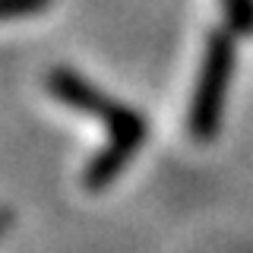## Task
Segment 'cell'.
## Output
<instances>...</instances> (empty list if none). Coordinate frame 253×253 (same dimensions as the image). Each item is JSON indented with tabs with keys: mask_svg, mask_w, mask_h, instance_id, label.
<instances>
[{
	"mask_svg": "<svg viewBox=\"0 0 253 253\" xmlns=\"http://www.w3.org/2000/svg\"><path fill=\"white\" fill-rule=\"evenodd\" d=\"M142 139H146V121H142V114L121 105L108 117V142L89 158V165L83 171L85 190H92V193L108 190L117 180V174L133 162Z\"/></svg>",
	"mask_w": 253,
	"mask_h": 253,
	"instance_id": "6da1fadb",
	"label": "cell"
},
{
	"mask_svg": "<svg viewBox=\"0 0 253 253\" xmlns=\"http://www.w3.org/2000/svg\"><path fill=\"white\" fill-rule=\"evenodd\" d=\"M228 73H231V42L228 35H212L200 83L190 101V133L196 139H209L215 133L221 117V98L228 89Z\"/></svg>",
	"mask_w": 253,
	"mask_h": 253,
	"instance_id": "7a4b0ae2",
	"label": "cell"
},
{
	"mask_svg": "<svg viewBox=\"0 0 253 253\" xmlns=\"http://www.w3.org/2000/svg\"><path fill=\"white\" fill-rule=\"evenodd\" d=\"M44 89L51 92L63 108L89 114V117H98V121H105V124H108V117L121 108V101H114L95 83H89L83 73H76V70H70V67H54L51 73L44 76Z\"/></svg>",
	"mask_w": 253,
	"mask_h": 253,
	"instance_id": "3957f363",
	"label": "cell"
},
{
	"mask_svg": "<svg viewBox=\"0 0 253 253\" xmlns=\"http://www.w3.org/2000/svg\"><path fill=\"white\" fill-rule=\"evenodd\" d=\"M47 6H51V0H0V22L38 16V13H44Z\"/></svg>",
	"mask_w": 253,
	"mask_h": 253,
	"instance_id": "277c9868",
	"label": "cell"
},
{
	"mask_svg": "<svg viewBox=\"0 0 253 253\" xmlns=\"http://www.w3.org/2000/svg\"><path fill=\"white\" fill-rule=\"evenodd\" d=\"M13 228V209H6V206H0V237Z\"/></svg>",
	"mask_w": 253,
	"mask_h": 253,
	"instance_id": "5b68a950",
	"label": "cell"
}]
</instances>
